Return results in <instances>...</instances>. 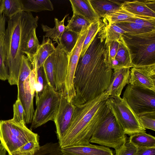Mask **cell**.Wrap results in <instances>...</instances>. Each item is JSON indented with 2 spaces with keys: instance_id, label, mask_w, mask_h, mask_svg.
Segmentation results:
<instances>
[{
  "instance_id": "43",
  "label": "cell",
  "mask_w": 155,
  "mask_h": 155,
  "mask_svg": "<svg viewBox=\"0 0 155 155\" xmlns=\"http://www.w3.org/2000/svg\"><path fill=\"white\" fill-rule=\"evenodd\" d=\"M6 17L2 14H0V33L5 32Z\"/></svg>"
},
{
  "instance_id": "36",
  "label": "cell",
  "mask_w": 155,
  "mask_h": 155,
  "mask_svg": "<svg viewBox=\"0 0 155 155\" xmlns=\"http://www.w3.org/2000/svg\"><path fill=\"white\" fill-rule=\"evenodd\" d=\"M13 111L12 119L16 121L25 124V111L21 101L18 98H17L13 105Z\"/></svg>"
},
{
  "instance_id": "26",
  "label": "cell",
  "mask_w": 155,
  "mask_h": 155,
  "mask_svg": "<svg viewBox=\"0 0 155 155\" xmlns=\"http://www.w3.org/2000/svg\"><path fill=\"white\" fill-rule=\"evenodd\" d=\"M99 31L105 39V43L113 41H118L122 35L126 33L114 23L110 25H105Z\"/></svg>"
},
{
  "instance_id": "19",
  "label": "cell",
  "mask_w": 155,
  "mask_h": 155,
  "mask_svg": "<svg viewBox=\"0 0 155 155\" xmlns=\"http://www.w3.org/2000/svg\"><path fill=\"white\" fill-rule=\"evenodd\" d=\"M73 13L80 15L90 23L100 19L90 3L89 0H70Z\"/></svg>"
},
{
  "instance_id": "6",
  "label": "cell",
  "mask_w": 155,
  "mask_h": 155,
  "mask_svg": "<svg viewBox=\"0 0 155 155\" xmlns=\"http://www.w3.org/2000/svg\"><path fill=\"white\" fill-rule=\"evenodd\" d=\"M38 138V134L28 128L25 123L12 119L0 120V143L9 155L28 142Z\"/></svg>"
},
{
  "instance_id": "22",
  "label": "cell",
  "mask_w": 155,
  "mask_h": 155,
  "mask_svg": "<svg viewBox=\"0 0 155 155\" xmlns=\"http://www.w3.org/2000/svg\"><path fill=\"white\" fill-rule=\"evenodd\" d=\"M68 15V14L66 15L61 21H59L58 18H55V25L53 28L42 24V28L43 31L46 33L45 37L50 38L52 39L53 41H55L58 43L60 41L62 34L65 29L64 21Z\"/></svg>"
},
{
  "instance_id": "4",
  "label": "cell",
  "mask_w": 155,
  "mask_h": 155,
  "mask_svg": "<svg viewBox=\"0 0 155 155\" xmlns=\"http://www.w3.org/2000/svg\"><path fill=\"white\" fill-rule=\"evenodd\" d=\"M134 67L155 64V30L142 34L122 35Z\"/></svg>"
},
{
  "instance_id": "39",
  "label": "cell",
  "mask_w": 155,
  "mask_h": 155,
  "mask_svg": "<svg viewBox=\"0 0 155 155\" xmlns=\"http://www.w3.org/2000/svg\"><path fill=\"white\" fill-rule=\"evenodd\" d=\"M9 77L8 68L5 64L3 43L0 47V80H8Z\"/></svg>"
},
{
  "instance_id": "1",
  "label": "cell",
  "mask_w": 155,
  "mask_h": 155,
  "mask_svg": "<svg viewBox=\"0 0 155 155\" xmlns=\"http://www.w3.org/2000/svg\"><path fill=\"white\" fill-rule=\"evenodd\" d=\"M113 72L108 45L98 31L79 59L74 78L75 96L72 104H83L104 93L110 84Z\"/></svg>"
},
{
  "instance_id": "37",
  "label": "cell",
  "mask_w": 155,
  "mask_h": 155,
  "mask_svg": "<svg viewBox=\"0 0 155 155\" xmlns=\"http://www.w3.org/2000/svg\"><path fill=\"white\" fill-rule=\"evenodd\" d=\"M138 117L141 124L144 129L155 131V113L146 114Z\"/></svg>"
},
{
  "instance_id": "24",
  "label": "cell",
  "mask_w": 155,
  "mask_h": 155,
  "mask_svg": "<svg viewBox=\"0 0 155 155\" xmlns=\"http://www.w3.org/2000/svg\"><path fill=\"white\" fill-rule=\"evenodd\" d=\"M134 18L143 17L135 15L120 7L119 9L111 11L106 14L103 18L102 22L105 25H110L115 22Z\"/></svg>"
},
{
  "instance_id": "21",
  "label": "cell",
  "mask_w": 155,
  "mask_h": 155,
  "mask_svg": "<svg viewBox=\"0 0 155 155\" xmlns=\"http://www.w3.org/2000/svg\"><path fill=\"white\" fill-rule=\"evenodd\" d=\"M22 11L28 12H39L43 11H52L53 4L49 0H21Z\"/></svg>"
},
{
  "instance_id": "8",
  "label": "cell",
  "mask_w": 155,
  "mask_h": 155,
  "mask_svg": "<svg viewBox=\"0 0 155 155\" xmlns=\"http://www.w3.org/2000/svg\"><path fill=\"white\" fill-rule=\"evenodd\" d=\"M106 103L126 134L130 136L137 133H146V129L141 124L138 116L124 98L109 96Z\"/></svg>"
},
{
  "instance_id": "12",
  "label": "cell",
  "mask_w": 155,
  "mask_h": 155,
  "mask_svg": "<svg viewBox=\"0 0 155 155\" xmlns=\"http://www.w3.org/2000/svg\"><path fill=\"white\" fill-rule=\"evenodd\" d=\"M53 54L56 91L64 95V82L68 71L69 54L58 43Z\"/></svg>"
},
{
  "instance_id": "13",
  "label": "cell",
  "mask_w": 155,
  "mask_h": 155,
  "mask_svg": "<svg viewBox=\"0 0 155 155\" xmlns=\"http://www.w3.org/2000/svg\"><path fill=\"white\" fill-rule=\"evenodd\" d=\"M75 105L69 102L61 94L59 106L53 121L58 141L63 137L69 127L73 117Z\"/></svg>"
},
{
  "instance_id": "34",
  "label": "cell",
  "mask_w": 155,
  "mask_h": 155,
  "mask_svg": "<svg viewBox=\"0 0 155 155\" xmlns=\"http://www.w3.org/2000/svg\"><path fill=\"white\" fill-rule=\"evenodd\" d=\"M12 155H22L14 153ZM33 155H62V154L59 143L51 142L46 143L40 146L39 149Z\"/></svg>"
},
{
  "instance_id": "20",
  "label": "cell",
  "mask_w": 155,
  "mask_h": 155,
  "mask_svg": "<svg viewBox=\"0 0 155 155\" xmlns=\"http://www.w3.org/2000/svg\"><path fill=\"white\" fill-rule=\"evenodd\" d=\"M124 1L89 0L92 7L100 19L108 12L120 8Z\"/></svg>"
},
{
  "instance_id": "41",
  "label": "cell",
  "mask_w": 155,
  "mask_h": 155,
  "mask_svg": "<svg viewBox=\"0 0 155 155\" xmlns=\"http://www.w3.org/2000/svg\"><path fill=\"white\" fill-rule=\"evenodd\" d=\"M107 43L108 46L110 63L111 61L115 60L119 43L118 41H113Z\"/></svg>"
},
{
  "instance_id": "29",
  "label": "cell",
  "mask_w": 155,
  "mask_h": 155,
  "mask_svg": "<svg viewBox=\"0 0 155 155\" xmlns=\"http://www.w3.org/2000/svg\"><path fill=\"white\" fill-rule=\"evenodd\" d=\"M104 25L100 19L91 24L83 45L80 57L84 54L96 34Z\"/></svg>"
},
{
  "instance_id": "14",
  "label": "cell",
  "mask_w": 155,
  "mask_h": 155,
  "mask_svg": "<svg viewBox=\"0 0 155 155\" xmlns=\"http://www.w3.org/2000/svg\"><path fill=\"white\" fill-rule=\"evenodd\" d=\"M129 83L155 91V64L131 68Z\"/></svg>"
},
{
  "instance_id": "9",
  "label": "cell",
  "mask_w": 155,
  "mask_h": 155,
  "mask_svg": "<svg viewBox=\"0 0 155 155\" xmlns=\"http://www.w3.org/2000/svg\"><path fill=\"white\" fill-rule=\"evenodd\" d=\"M122 98L138 116L155 113V91L129 84Z\"/></svg>"
},
{
  "instance_id": "11",
  "label": "cell",
  "mask_w": 155,
  "mask_h": 155,
  "mask_svg": "<svg viewBox=\"0 0 155 155\" xmlns=\"http://www.w3.org/2000/svg\"><path fill=\"white\" fill-rule=\"evenodd\" d=\"M89 27L81 32L76 45L69 54L68 71L64 85V95L69 102H72L75 96L74 78L83 45Z\"/></svg>"
},
{
  "instance_id": "5",
  "label": "cell",
  "mask_w": 155,
  "mask_h": 155,
  "mask_svg": "<svg viewBox=\"0 0 155 155\" xmlns=\"http://www.w3.org/2000/svg\"><path fill=\"white\" fill-rule=\"evenodd\" d=\"M127 137L115 117L107 107L89 141L116 150L127 141Z\"/></svg>"
},
{
  "instance_id": "42",
  "label": "cell",
  "mask_w": 155,
  "mask_h": 155,
  "mask_svg": "<svg viewBox=\"0 0 155 155\" xmlns=\"http://www.w3.org/2000/svg\"><path fill=\"white\" fill-rule=\"evenodd\" d=\"M134 155H155V147L137 148Z\"/></svg>"
},
{
  "instance_id": "30",
  "label": "cell",
  "mask_w": 155,
  "mask_h": 155,
  "mask_svg": "<svg viewBox=\"0 0 155 155\" xmlns=\"http://www.w3.org/2000/svg\"><path fill=\"white\" fill-rule=\"evenodd\" d=\"M80 34L65 29L62 34L59 43L62 46L63 49L69 54L71 52L76 45Z\"/></svg>"
},
{
  "instance_id": "45",
  "label": "cell",
  "mask_w": 155,
  "mask_h": 155,
  "mask_svg": "<svg viewBox=\"0 0 155 155\" xmlns=\"http://www.w3.org/2000/svg\"><path fill=\"white\" fill-rule=\"evenodd\" d=\"M5 33L3 32L0 33V47L3 43Z\"/></svg>"
},
{
  "instance_id": "32",
  "label": "cell",
  "mask_w": 155,
  "mask_h": 155,
  "mask_svg": "<svg viewBox=\"0 0 155 155\" xmlns=\"http://www.w3.org/2000/svg\"><path fill=\"white\" fill-rule=\"evenodd\" d=\"M22 12L21 0H3L2 13L8 19Z\"/></svg>"
},
{
  "instance_id": "38",
  "label": "cell",
  "mask_w": 155,
  "mask_h": 155,
  "mask_svg": "<svg viewBox=\"0 0 155 155\" xmlns=\"http://www.w3.org/2000/svg\"><path fill=\"white\" fill-rule=\"evenodd\" d=\"M122 21L135 23L142 26L148 28L152 30H155V18H134L127 19Z\"/></svg>"
},
{
  "instance_id": "35",
  "label": "cell",
  "mask_w": 155,
  "mask_h": 155,
  "mask_svg": "<svg viewBox=\"0 0 155 155\" xmlns=\"http://www.w3.org/2000/svg\"><path fill=\"white\" fill-rule=\"evenodd\" d=\"M39 140V138L28 142L19 148L13 153H18L22 155H34L40 149V146Z\"/></svg>"
},
{
  "instance_id": "18",
  "label": "cell",
  "mask_w": 155,
  "mask_h": 155,
  "mask_svg": "<svg viewBox=\"0 0 155 155\" xmlns=\"http://www.w3.org/2000/svg\"><path fill=\"white\" fill-rule=\"evenodd\" d=\"M121 8L140 17L155 18V11L149 7L146 0L124 1Z\"/></svg>"
},
{
  "instance_id": "3",
  "label": "cell",
  "mask_w": 155,
  "mask_h": 155,
  "mask_svg": "<svg viewBox=\"0 0 155 155\" xmlns=\"http://www.w3.org/2000/svg\"><path fill=\"white\" fill-rule=\"evenodd\" d=\"M109 96L106 91L93 100L75 105L70 126L58 141L61 148L90 143V140L105 112L106 100Z\"/></svg>"
},
{
  "instance_id": "10",
  "label": "cell",
  "mask_w": 155,
  "mask_h": 155,
  "mask_svg": "<svg viewBox=\"0 0 155 155\" xmlns=\"http://www.w3.org/2000/svg\"><path fill=\"white\" fill-rule=\"evenodd\" d=\"M37 84L36 73L33 69L29 75L20 74L18 84L17 98L21 101L25 114L26 124H31L35 110L33 100Z\"/></svg>"
},
{
  "instance_id": "33",
  "label": "cell",
  "mask_w": 155,
  "mask_h": 155,
  "mask_svg": "<svg viewBox=\"0 0 155 155\" xmlns=\"http://www.w3.org/2000/svg\"><path fill=\"white\" fill-rule=\"evenodd\" d=\"M114 23L126 33L133 34L143 33L153 31L148 28L134 22L121 21Z\"/></svg>"
},
{
  "instance_id": "31",
  "label": "cell",
  "mask_w": 155,
  "mask_h": 155,
  "mask_svg": "<svg viewBox=\"0 0 155 155\" xmlns=\"http://www.w3.org/2000/svg\"><path fill=\"white\" fill-rule=\"evenodd\" d=\"M34 29L27 38L23 51V53L30 61L37 51L40 45Z\"/></svg>"
},
{
  "instance_id": "44",
  "label": "cell",
  "mask_w": 155,
  "mask_h": 155,
  "mask_svg": "<svg viewBox=\"0 0 155 155\" xmlns=\"http://www.w3.org/2000/svg\"><path fill=\"white\" fill-rule=\"evenodd\" d=\"M7 151L5 149L2 145L0 143V155H6Z\"/></svg>"
},
{
  "instance_id": "16",
  "label": "cell",
  "mask_w": 155,
  "mask_h": 155,
  "mask_svg": "<svg viewBox=\"0 0 155 155\" xmlns=\"http://www.w3.org/2000/svg\"><path fill=\"white\" fill-rule=\"evenodd\" d=\"M130 68L121 67L113 69L110 84L106 91L109 93L110 96L120 97L124 87L129 84Z\"/></svg>"
},
{
  "instance_id": "40",
  "label": "cell",
  "mask_w": 155,
  "mask_h": 155,
  "mask_svg": "<svg viewBox=\"0 0 155 155\" xmlns=\"http://www.w3.org/2000/svg\"><path fill=\"white\" fill-rule=\"evenodd\" d=\"M137 148L129 141L119 148L115 150V155H134Z\"/></svg>"
},
{
  "instance_id": "7",
  "label": "cell",
  "mask_w": 155,
  "mask_h": 155,
  "mask_svg": "<svg viewBox=\"0 0 155 155\" xmlns=\"http://www.w3.org/2000/svg\"><path fill=\"white\" fill-rule=\"evenodd\" d=\"M36 94V108L30 129L32 130L53 121L58 111L61 94L51 87L44 84L42 91Z\"/></svg>"
},
{
  "instance_id": "17",
  "label": "cell",
  "mask_w": 155,
  "mask_h": 155,
  "mask_svg": "<svg viewBox=\"0 0 155 155\" xmlns=\"http://www.w3.org/2000/svg\"><path fill=\"white\" fill-rule=\"evenodd\" d=\"M43 36L41 44L35 54L30 61L32 68L37 71L40 67L43 66L47 59L55 50L51 40L49 38L45 39Z\"/></svg>"
},
{
  "instance_id": "27",
  "label": "cell",
  "mask_w": 155,
  "mask_h": 155,
  "mask_svg": "<svg viewBox=\"0 0 155 155\" xmlns=\"http://www.w3.org/2000/svg\"><path fill=\"white\" fill-rule=\"evenodd\" d=\"M44 83L51 87L56 91V83L54 66L53 54L46 60L43 65Z\"/></svg>"
},
{
  "instance_id": "25",
  "label": "cell",
  "mask_w": 155,
  "mask_h": 155,
  "mask_svg": "<svg viewBox=\"0 0 155 155\" xmlns=\"http://www.w3.org/2000/svg\"><path fill=\"white\" fill-rule=\"evenodd\" d=\"M128 141L137 148L155 147V137L146 133L131 135Z\"/></svg>"
},
{
  "instance_id": "2",
  "label": "cell",
  "mask_w": 155,
  "mask_h": 155,
  "mask_svg": "<svg viewBox=\"0 0 155 155\" xmlns=\"http://www.w3.org/2000/svg\"><path fill=\"white\" fill-rule=\"evenodd\" d=\"M38 17L31 12H21L8 19L3 41L5 61L8 68V82L17 85L22 56L26 41L38 27Z\"/></svg>"
},
{
  "instance_id": "15",
  "label": "cell",
  "mask_w": 155,
  "mask_h": 155,
  "mask_svg": "<svg viewBox=\"0 0 155 155\" xmlns=\"http://www.w3.org/2000/svg\"><path fill=\"white\" fill-rule=\"evenodd\" d=\"M61 150L62 155H114L110 148L90 143L69 146Z\"/></svg>"
},
{
  "instance_id": "23",
  "label": "cell",
  "mask_w": 155,
  "mask_h": 155,
  "mask_svg": "<svg viewBox=\"0 0 155 155\" xmlns=\"http://www.w3.org/2000/svg\"><path fill=\"white\" fill-rule=\"evenodd\" d=\"M118 50L115 58L121 67L132 68L133 64L129 50L124 41L122 35L118 40Z\"/></svg>"
},
{
  "instance_id": "28",
  "label": "cell",
  "mask_w": 155,
  "mask_h": 155,
  "mask_svg": "<svg viewBox=\"0 0 155 155\" xmlns=\"http://www.w3.org/2000/svg\"><path fill=\"white\" fill-rule=\"evenodd\" d=\"M68 22L65 29L78 34L88 28L91 24L82 17L74 13H73L72 17Z\"/></svg>"
},
{
  "instance_id": "46",
  "label": "cell",
  "mask_w": 155,
  "mask_h": 155,
  "mask_svg": "<svg viewBox=\"0 0 155 155\" xmlns=\"http://www.w3.org/2000/svg\"><path fill=\"white\" fill-rule=\"evenodd\" d=\"M3 0H0V14H2Z\"/></svg>"
}]
</instances>
